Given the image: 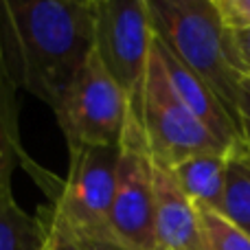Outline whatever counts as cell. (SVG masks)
Here are the masks:
<instances>
[{"instance_id": "cell-19", "label": "cell", "mask_w": 250, "mask_h": 250, "mask_svg": "<svg viewBox=\"0 0 250 250\" xmlns=\"http://www.w3.org/2000/svg\"><path fill=\"white\" fill-rule=\"evenodd\" d=\"M235 42H237L239 55H242L244 64H246V68H248V75H250V29L237 31V33H235Z\"/></svg>"}, {"instance_id": "cell-17", "label": "cell", "mask_w": 250, "mask_h": 250, "mask_svg": "<svg viewBox=\"0 0 250 250\" xmlns=\"http://www.w3.org/2000/svg\"><path fill=\"white\" fill-rule=\"evenodd\" d=\"M66 229H68V226H66ZM70 233H73L75 239L82 244L83 250H132V248L125 246V244L117 242V239L108 233H75V230H70Z\"/></svg>"}, {"instance_id": "cell-9", "label": "cell", "mask_w": 250, "mask_h": 250, "mask_svg": "<svg viewBox=\"0 0 250 250\" xmlns=\"http://www.w3.org/2000/svg\"><path fill=\"white\" fill-rule=\"evenodd\" d=\"M154 46L158 53L160 62L165 66L169 82H171L176 95L180 97V101L195 114L200 123L229 149L242 145V127L235 123V119L226 112V108L222 105V101L217 99V95L193 73L191 68H187L163 42L154 35Z\"/></svg>"}, {"instance_id": "cell-5", "label": "cell", "mask_w": 250, "mask_h": 250, "mask_svg": "<svg viewBox=\"0 0 250 250\" xmlns=\"http://www.w3.org/2000/svg\"><path fill=\"white\" fill-rule=\"evenodd\" d=\"M108 235L132 250H160L154 213V156L132 105L119 141L117 189L108 217Z\"/></svg>"}, {"instance_id": "cell-16", "label": "cell", "mask_w": 250, "mask_h": 250, "mask_svg": "<svg viewBox=\"0 0 250 250\" xmlns=\"http://www.w3.org/2000/svg\"><path fill=\"white\" fill-rule=\"evenodd\" d=\"M224 24L233 33L250 29V0H215Z\"/></svg>"}, {"instance_id": "cell-13", "label": "cell", "mask_w": 250, "mask_h": 250, "mask_svg": "<svg viewBox=\"0 0 250 250\" xmlns=\"http://www.w3.org/2000/svg\"><path fill=\"white\" fill-rule=\"evenodd\" d=\"M44 226L13 195H0V250H42Z\"/></svg>"}, {"instance_id": "cell-4", "label": "cell", "mask_w": 250, "mask_h": 250, "mask_svg": "<svg viewBox=\"0 0 250 250\" xmlns=\"http://www.w3.org/2000/svg\"><path fill=\"white\" fill-rule=\"evenodd\" d=\"M129 105L141 119L154 160L167 167H176L182 160L207 151H230L180 101L154 44L141 95Z\"/></svg>"}, {"instance_id": "cell-2", "label": "cell", "mask_w": 250, "mask_h": 250, "mask_svg": "<svg viewBox=\"0 0 250 250\" xmlns=\"http://www.w3.org/2000/svg\"><path fill=\"white\" fill-rule=\"evenodd\" d=\"M147 9L154 35L215 92L242 127L239 95L250 75L215 0H147Z\"/></svg>"}, {"instance_id": "cell-7", "label": "cell", "mask_w": 250, "mask_h": 250, "mask_svg": "<svg viewBox=\"0 0 250 250\" xmlns=\"http://www.w3.org/2000/svg\"><path fill=\"white\" fill-rule=\"evenodd\" d=\"M154 44L147 0H99L95 4V51L129 104L138 99Z\"/></svg>"}, {"instance_id": "cell-18", "label": "cell", "mask_w": 250, "mask_h": 250, "mask_svg": "<svg viewBox=\"0 0 250 250\" xmlns=\"http://www.w3.org/2000/svg\"><path fill=\"white\" fill-rule=\"evenodd\" d=\"M239 123H242V136L244 143L250 149V79H246L239 95Z\"/></svg>"}, {"instance_id": "cell-6", "label": "cell", "mask_w": 250, "mask_h": 250, "mask_svg": "<svg viewBox=\"0 0 250 250\" xmlns=\"http://www.w3.org/2000/svg\"><path fill=\"white\" fill-rule=\"evenodd\" d=\"M53 114L66 136V145H119L127 123L129 97L92 48Z\"/></svg>"}, {"instance_id": "cell-12", "label": "cell", "mask_w": 250, "mask_h": 250, "mask_svg": "<svg viewBox=\"0 0 250 250\" xmlns=\"http://www.w3.org/2000/svg\"><path fill=\"white\" fill-rule=\"evenodd\" d=\"M220 213L250 235V149L246 143L230 149L224 202Z\"/></svg>"}, {"instance_id": "cell-21", "label": "cell", "mask_w": 250, "mask_h": 250, "mask_svg": "<svg viewBox=\"0 0 250 250\" xmlns=\"http://www.w3.org/2000/svg\"><path fill=\"white\" fill-rule=\"evenodd\" d=\"M42 250H44V248H42Z\"/></svg>"}, {"instance_id": "cell-1", "label": "cell", "mask_w": 250, "mask_h": 250, "mask_svg": "<svg viewBox=\"0 0 250 250\" xmlns=\"http://www.w3.org/2000/svg\"><path fill=\"white\" fill-rule=\"evenodd\" d=\"M95 48V4L0 0V60L18 90L55 108Z\"/></svg>"}, {"instance_id": "cell-11", "label": "cell", "mask_w": 250, "mask_h": 250, "mask_svg": "<svg viewBox=\"0 0 250 250\" xmlns=\"http://www.w3.org/2000/svg\"><path fill=\"white\" fill-rule=\"evenodd\" d=\"M18 88L9 79L4 64L0 60V195H13L11 176L16 167L31 163L20 143V127H18Z\"/></svg>"}, {"instance_id": "cell-8", "label": "cell", "mask_w": 250, "mask_h": 250, "mask_svg": "<svg viewBox=\"0 0 250 250\" xmlns=\"http://www.w3.org/2000/svg\"><path fill=\"white\" fill-rule=\"evenodd\" d=\"M154 213L160 250H207L200 211L180 189L173 169L154 160Z\"/></svg>"}, {"instance_id": "cell-3", "label": "cell", "mask_w": 250, "mask_h": 250, "mask_svg": "<svg viewBox=\"0 0 250 250\" xmlns=\"http://www.w3.org/2000/svg\"><path fill=\"white\" fill-rule=\"evenodd\" d=\"M68 176L57 178L31 160L24 171L46 193L48 204L75 233H108L117 189L119 145L70 143Z\"/></svg>"}, {"instance_id": "cell-20", "label": "cell", "mask_w": 250, "mask_h": 250, "mask_svg": "<svg viewBox=\"0 0 250 250\" xmlns=\"http://www.w3.org/2000/svg\"><path fill=\"white\" fill-rule=\"evenodd\" d=\"M68 2H77V4H97L99 0H68Z\"/></svg>"}, {"instance_id": "cell-10", "label": "cell", "mask_w": 250, "mask_h": 250, "mask_svg": "<svg viewBox=\"0 0 250 250\" xmlns=\"http://www.w3.org/2000/svg\"><path fill=\"white\" fill-rule=\"evenodd\" d=\"M229 156L230 151H207L171 167L180 189L198 208L220 213L224 202Z\"/></svg>"}, {"instance_id": "cell-15", "label": "cell", "mask_w": 250, "mask_h": 250, "mask_svg": "<svg viewBox=\"0 0 250 250\" xmlns=\"http://www.w3.org/2000/svg\"><path fill=\"white\" fill-rule=\"evenodd\" d=\"M35 215L44 226V250H83L51 204L40 207Z\"/></svg>"}, {"instance_id": "cell-14", "label": "cell", "mask_w": 250, "mask_h": 250, "mask_svg": "<svg viewBox=\"0 0 250 250\" xmlns=\"http://www.w3.org/2000/svg\"><path fill=\"white\" fill-rule=\"evenodd\" d=\"M207 250H250V235L229 222L222 213L198 208Z\"/></svg>"}]
</instances>
